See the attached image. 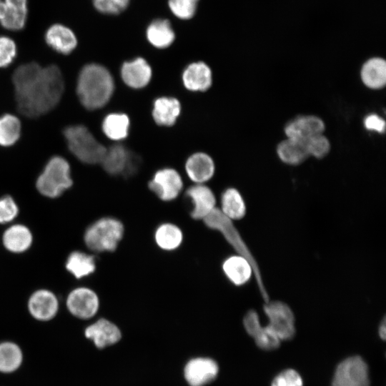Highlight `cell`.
<instances>
[{"label": "cell", "mask_w": 386, "mask_h": 386, "mask_svg": "<svg viewBox=\"0 0 386 386\" xmlns=\"http://www.w3.org/2000/svg\"><path fill=\"white\" fill-rule=\"evenodd\" d=\"M66 307L74 317L87 320L94 317L99 307V300L96 293L88 287H77L73 290L66 299Z\"/></svg>", "instance_id": "9"}, {"label": "cell", "mask_w": 386, "mask_h": 386, "mask_svg": "<svg viewBox=\"0 0 386 386\" xmlns=\"http://www.w3.org/2000/svg\"><path fill=\"white\" fill-rule=\"evenodd\" d=\"M199 1L200 0H167V7L172 19L188 21L196 16Z\"/></svg>", "instance_id": "34"}, {"label": "cell", "mask_w": 386, "mask_h": 386, "mask_svg": "<svg viewBox=\"0 0 386 386\" xmlns=\"http://www.w3.org/2000/svg\"><path fill=\"white\" fill-rule=\"evenodd\" d=\"M121 72L124 81L130 87L135 89L145 86L152 77L151 67L142 57L124 62Z\"/></svg>", "instance_id": "19"}, {"label": "cell", "mask_w": 386, "mask_h": 386, "mask_svg": "<svg viewBox=\"0 0 386 386\" xmlns=\"http://www.w3.org/2000/svg\"><path fill=\"white\" fill-rule=\"evenodd\" d=\"M147 42L158 49H166L174 44L177 34L171 19L157 17L152 19L144 29Z\"/></svg>", "instance_id": "11"}, {"label": "cell", "mask_w": 386, "mask_h": 386, "mask_svg": "<svg viewBox=\"0 0 386 386\" xmlns=\"http://www.w3.org/2000/svg\"><path fill=\"white\" fill-rule=\"evenodd\" d=\"M222 212L231 220H239L246 214V204L239 192L234 188L224 191L221 197Z\"/></svg>", "instance_id": "28"}, {"label": "cell", "mask_w": 386, "mask_h": 386, "mask_svg": "<svg viewBox=\"0 0 386 386\" xmlns=\"http://www.w3.org/2000/svg\"><path fill=\"white\" fill-rule=\"evenodd\" d=\"M124 232L122 222L112 217H105L91 224L84 234L86 247L96 252L116 250Z\"/></svg>", "instance_id": "6"}, {"label": "cell", "mask_w": 386, "mask_h": 386, "mask_svg": "<svg viewBox=\"0 0 386 386\" xmlns=\"http://www.w3.org/2000/svg\"><path fill=\"white\" fill-rule=\"evenodd\" d=\"M364 124L368 130H372L379 133H382L385 129V122L383 119L372 114L368 115L364 121Z\"/></svg>", "instance_id": "42"}, {"label": "cell", "mask_w": 386, "mask_h": 386, "mask_svg": "<svg viewBox=\"0 0 386 386\" xmlns=\"http://www.w3.org/2000/svg\"><path fill=\"white\" fill-rule=\"evenodd\" d=\"M182 79L187 89L192 91H205L212 84L211 70L204 62H194L185 69Z\"/></svg>", "instance_id": "22"}, {"label": "cell", "mask_w": 386, "mask_h": 386, "mask_svg": "<svg viewBox=\"0 0 386 386\" xmlns=\"http://www.w3.org/2000/svg\"><path fill=\"white\" fill-rule=\"evenodd\" d=\"M44 39L51 49L63 55L72 53L78 44L74 31L60 23L54 24L46 29Z\"/></svg>", "instance_id": "14"}, {"label": "cell", "mask_w": 386, "mask_h": 386, "mask_svg": "<svg viewBox=\"0 0 386 386\" xmlns=\"http://www.w3.org/2000/svg\"><path fill=\"white\" fill-rule=\"evenodd\" d=\"M154 239L162 249L172 251L181 245L183 234L178 226L172 223H163L156 229Z\"/></svg>", "instance_id": "30"}, {"label": "cell", "mask_w": 386, "mask_h": 386, "mask_svg": "<svg viewBox=\"0 0 386 386\" xmlns=\"http://www.w3.org/2000/svg\"><path fill=\"white\" fill-rule=\"evenodd\" d=\"M19 213V207L11 196L0 198V224H6L14 220Z\"/></svg>", "instance_id": "40"}, {"label": "cell", "mask_w": 386, "mask_h": 386, "mask_svg": "<svg viewBox=\"0 0 386 386\" xmlns=\"http://www.w3.org/2000/svg\"><path fill=\"white\" fill-rule=\"evenodd\" d=\"M331 386H370L367 362L358 355L342 360L335 368Z\"/></svg>", "instance_id": "8"}, {"label": "cell", "mask_w": 386, "mask_h": 386, "mask_svg": "<svg viewBox=\"0 0 386 386\" xmlns=\"http://www.w3.org/2000/svg\"><path fill=\"white\" fill-rule=\"evenodd\" d=\"M73 184L71 167L61 156L51 157L36 181L38 192L44 197L56 198Z\"/></svg>", "instance_id": "5"}, {"label": "cell", "mask_w": 386, "mask_h": 386, "mask_svg": "<svg viewBox=\"0 0 386 386\" xmlns=\"http://www.w3.org/2000/svg\"><path fill=\"white\" fill-rule=\"evenodd\" d=\"M28 15L27 0H0V24L9 31L21 30Z\"/></svg>", "instance_id": "13"}, {"label": "cell", "mask_w": 386, "mask_h": 386, "mask_svg": "<svg viewBox=\"0 0 386 386\" xmlns=\"http://www.w3.org/2000/svg\"><path fill=\"white\" fill-rule=\"evenodd\" d=\"M324 122L316 116H300L290 121L284 128L287 138L307 140L315 135L323 134Z\"/></svg>", "instance_id": "17"}, {"label": "cell", "mask_w": 386, "mask_h": 386, "mask_svg": "<svg viewBox=\"0 0 386 386\" xmlns=\"http://www.w3.org/2000/svg\"><path fill=\"white\" fill-rule=\"evenodd\" d=\"M222 269L227 278L235 286L246 284L253 273L249 262L239 254L225 259L222 263Z\"/></svg>", "instance_id": "21"}, {"label": "cell", "mask_w": 386, "mask_h": 386, "mask_svg": "<svg viewBox=\"0 0 386 386\" xmlns=\"http://www.w3.org/2000/svg\"><path fill=\"white\" fill-rule=\"evenodd\" d=\"M203 221L209 229L219 232L236 252L249 262L252 268L261 297L264 302H267L269 300V297L257 262L232 220L227 217L220 209L215 207Z\"/></svg>", "instance_id": "3"}, {"label": "cell", "mask_w": 386, "mask_h": 386, "mask_svg": "<svg viewBox=\"0 0 386 386\" xmlns=\"http://www.w3.org/2000/svg\"><path fill=\"white\" fill-rule=\"evenodd\" d=\"M253 338L257 346L266 351L277 349L281 342L267 327H262Z\"/></svg>", "instance_id": "38"}, {"label": "cell", "mask_w": 386, "mask_h": 386, "mask_svg": "<svg viewBox=\"0 0 386 386\" xmlns=\"http://www.w3.org/2000/svg\"><path fill=\"white\" fill-rule=\"evenodd\" d=\"M219 367L209 358L198 357L191 360L184 368V377L190 386H204L217 375Z\"/></svg>", "instance_id": "15"}, {"label": "cell", "mask_w": 386, "mask_h": 386, "mask_svg": "<svg viewBox=\"0 0 386 386\" xmlns=\"http://www.w3.org/2000/svg\"><path fill=\"white\" fill-rule=\"evenodd\" d=\"M129 117L124 114L113 113L107 115L102 122L104 134L113 140L124 139L128 134Z\"/></svg>", "instance_id": "33"}, {"label": "cell", "mask_w": 386, "mask_h": 386, "mask_svg": "<svg viewBox=\"0 0 386 386\" xmlns=\"http://www.w3.org/2000/svg\"><path fill=\"white\" fill-rule=\"evenodd\" d=\"M17 47L15 41L7 36H0V69L9 66L16 58Z\"/></svg>", "instance_id": "37"}, {"label": "cell", "mask_w": 386, "mask_h": 386, "mask_svg": "<svg viewBox=\"0 0 386 386\" xmlns=\"http://www.w3.org/2000/svg\"><path fill=\"white\" fill-rule=\"evenodd\" d=\"M65 266L76 279H80L95 272L96 259L85 252L74 251L68 256Z\"/></svg>", "instance_id": "29"}, {"label": "cell", "mask_w": 386, "mask_h": 386, "mask_svg": "<svg viewBox=\"0 0 386 386\" xmlns=\"http://www.w3.org/2000/svg\"><path fill=\"white\" fill-rule=\"evenodd\" d=\"M69 151L79 161L88 164H100L107 148L99 143L87 127L71 124L63 130Z\"/></svg>", "instance_id": "4"}, {"label": "cell", "mask_w": 386, "mask_h": 386, "mask_svg": "<svg viewBox=\"0 0 386 386\" xmlns=\"http://www.w3.org/2000/svg\"><path fill=\"white\" fill-rule=\"evenodd\" d=\"M28 310L31 315L39 321L53 319L59 310V302L56 295L48 290L34 292L28 301Z\"/></svg>", "instance_id": "16"}, {"label": "cell", "mask_w": 386, "mask_h": 386, "mask_svg": "<svg viewBox=\"0 0 386 386\" xmlns=\"http://www.w3.org/2000/svg\"><path fill=\"white\" fill-rule=\"evenodd\" d=\"M84 335L99 349L117 343L122 337L118 327L104 318H101L89 325L85 329Z\"/></svg>", "instance_id": "18"}, {"label": "cell", "mask_w": 386, "mask_h": 386, "mask_svg": "<svg viewBox=\"0 0 386 386\" xmlns=\"http://www.w3.org/2000/svg\"><path fill=\"white\" fill-rule=\"evenodd\" d=\"M186 172L188 177L197 184L210 179L214 173V164L212 158L204 153H196L187 161Z\"/></svg>", "instance_id": "20"}, {"label": "cell", "mask_w": 386, "mask_h": 386, "mask_svg": "<svg viewBox=\"0 0 386 386\" xmlns=\"http://www.w3.org/2000/svg\"><path fill=\"white\" fill-rule=\"evenodd\" d=\"M361 79L368 88L379 89L386 84V62L383 59L375 57L367 60L362 66Z\"/></svg>", "instance_id": "24"}, {"label": "cell", "mask_w": 386, "mask_h": 386, "mask_svg": "<svg viewBox=\"0 0 386 386\" xmlns=\"http://www.w3.org/2000/svg\"><path fill=\"white\" fill-rule=\"evenodd\" d=\"M268 318L266 326L280 340H290L295 335V318L290 307L279 300L268 301L263 306Z\"/></svg>", "instance_id": "7"}, {"label": "cell", "mask_w": 386, "mask_h": 386, "mask_svg": "<svg viewBox=\"0 0 386 386\" xmlns=\"http://www.w3.org/2000/svg\"><path fill=\"white\" fill-rule=\"evenodd\" d=\"M378 335L380 339H382L383 341L386 338V321L385 317H383L381 322H380L379 327H378Z\"/></svg>", "instance_id": "43"}, {"label": "cell", "mask_w": 386, "mask_h": 386, "mask_svg": "<svg viewBox=\"0 0 386 386\" xmlns=\"http://www.w3.org/2000/svg\"><path fill=\"white\" fill-rule=\"evenodd\" d=\"M185 195L192 204L190 216L195 220H203L216 207V198L213 192L202 184L189 187Z\"/></svg>", "instance_id": "12"}, {"label": "cell", "mask_w": 386, "mask_h": 386, "mask_svg": "<svg viewBox=\"0 0 386 386\" xmlns=\"http://www.w3.org/2000/svg\"><path fill=\"white\" fill-rule=\"evenodd\" d=\"M180 109V104L177 99L162 97L154 102L152 115L158 124L171 126L174 124L179 116Z\"/></svg>", "instance_id": "27"}, {"label": "cell", "mask_w": 386, "mask_h": 386, "mask_svg": "<svg viewBox=\"0 0 386 386\" xmlns=\"http://www.w3.org/2000/svg\"><path fill=\"white\" fill-rule=\"evenodd\" d=\"M130 152L121 144L107 148L100 164L109 174H123L127 167Z\"/></svg>", "instance_id": "26"}, {"label": "cell", "mask_w": 386, "mask_h": 386, "mask_svg": "<svg viewBox=\"0 0 386 386\" xmlns=\"http://www.w3.org/2000/svg\"><path fill=\"white\" fill-rule=\"evenodd\" d=\"M19 112L30 119L52 111L65 89L64 76L56 64L42 66L36 61L18 66L11 76Z\"/></svg>", "instance_id": "1"}, {"label": "cell", "mask_w": 386, "mask_h": 386, "mask_svg": "<svg viewBox=\"0 0 386 386\" xmlns=\"http://www.w3.org/2000/svg\"><path fill=\"white\" fill-rule=\"evenodd\" d=\"M132 0H91L93 9L99 14L117 16L129 8Z\"/></svg>", "instance_id": "35"}, {"label": "cell", "mask_w": 386, "mask_h": 386, "mask_svg": "<svg viewBox=\"0 0 386 386\" xmlns=\"http://www.w3.org/2000/svg\"><path fill=\"white\" fill-rule=\"evenodd\" d=\"M148 187L161 200L169 202L179 196L183 187V182L179 174L175 169L166 168L155 173Z\"/></svg>", "instance_id": "10"}, {"label": "cell", "mask_w": 386, "mask_h": 386, "mask_svg": "<svg viewBox=\"0 0 386 386\" xmlns=\"http://www.w3.org/2000/svg\"><path fill=\"white\" fill-rule=\"evenodd\" d=\"M277 152L283 162L290 165L300 164L310 157L305 141L291 138L281 142Z\"/></svg>", "instance_id": "25"}, {"label": "cell", "mask_w": 386, "mask_h": 386, "mask_svg": "<svg viewBox=\"0 0 386 386\" xmlns=\"http://www.w3.org/2000/svg\"><path fill=\"white\" fill-rule=\"evenodd\" d=\"M32 239L29 229L19 224L7 228L2 237L5 248L13 253H21L27 250L31 245Z\"/></svg>", "instance_id": "23"}, {"label": "cell", "mask_w": 386, "mask_h": 386, "mask_svg": "<svg viewBox=\"0 0 386 386\" xmlns=\"http://www.w3.org/2000/svg\"><path fill=\"white\" fill-rule=\"evenodd\" d=\"M21 135V122L13 114L6 113L0 116V146L9 147L14 145Z\"/></svg>", "instance_id": "31"}, {"label": "cell", "mask_w": 386, "mask_h": 386, "mask_svg": "<svg viewBox=\"0 0 386 386\" xmlns=\"http://www.w3.org/2000/svg\"><path fill=\"white\" fill-rule=\"evenodd\" d=\"M23 361V353L13 342H0V372L11 373L18 370Z\"/></svg>", "instance_id": "32"}, {"label": "cell", "mask_w": 386, "mask_h": 386, "mask_svg": "<svg viewBox=\"0 0 386 386\" xmlns=\"http://www.w3.org/2000/svg\"><path fill=\"white\" fill-rule=\"evenodd\" d=\"M271 386H303V380L295 370L290 368L278 373L273 378Z\"/></svg>", "instance_id": "39"}, {"label": "cell", "mask_w": 386, "mask_h": 386, "mask_svg": "<svg viewBox=\"0 0 386 386\" xmlns=\"http://www.w3.org/2000/svg\"><path fill=\"white\" fill-rule=\"evenodd\" d=\"M305 141L310 156L321 159L330 152V142L323 134L315 135Z\"/></svg>", "instance_id": "36"}, {"label": "cell", "mask_w": 386, "mask_h": 386, "mask_svg": "<svg viewBox=\"0 0 386 386\" xmlns=\"http://www.w3.org/2000/svg\"><path fill=\"white\" fill-rule=\"evenodd\" d=\"M243 325L247 334L254 337L262 327L257 312L254 310H249L243 318Z\"/></svg>", "instance_id": "41"}, {"label": "cell", "mask_w": 386, "mask_h": 386, "mask_svg": "<svg viewBox=\"0 0 386 386\" xmlns=\"http://www.w3.org/2000/svg\"><path fill=\"white\" fill-rule=\"evenodd\" d=\"M114 91V81L109 71L102 65L91 63L80 70L76 91L81 105L88 110L103 107Z\"/></svg>", "instance_id": "2"}]
</instances>
